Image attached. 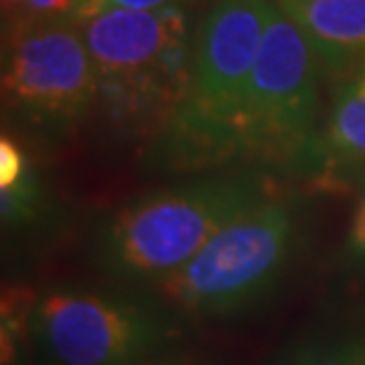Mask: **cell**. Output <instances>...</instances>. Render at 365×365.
<instances>
[{
	"mask_svg": "<svg viewBox=\"0 0 365 365\" xmlns=\"http://www.w3.org/2000/svg\"><path fill=\"white\" fill-rule=\"evenodd\" d=\"M273 192L259 173H221L126 204L98 242L102 271L155 284L185 266L218 230Z\"/></svg>",
	"mask_w": 365,
	"mask_h": 365,
	"instance_id": "2",
	"label": "cell"
},
{
	"mask_svg": "<svg viewBox=\"0 0 365 365\" xmlns=\"http://www.w3.org/2000/svg\"><path fill=\"white\" fill-rule=\"evenodd\" d=\"M78 21L100 81L148 69L178 41L192 36L182 5L162 10H105Z\"/></svg>",
	"mask_w": 365,
	"mask_h": 365,
	"instance_id": "7",
	"label": "cell"
},
{
	"mask_svg": "<svg viewBox=\"0 0 365 365\" xmlns=\"http://www.w3.org/2000/svg\"><path fill=\"white\" fill-rule=\"evenodd\" d=\"M26 12L31 14H48V17H60V14H71L74 17L78 0H24Z\"/></svg>",
	"mask_w": 365,
	"mask_h": 365,
	"instance_id": "15",
	"label": "cell"
},
{
	"mask_svg": "<svg viewBox=\"0 0 365 365\" xmlns=\"http://www.w3.org/2000/svg\"><path fill=\"white\" fill-rule=\"evenodd\" d=\"M190 0H78L74 19L93 17L105 10H162L171 5H185Z\"/></svg>",
	"mask_w": 365,
	"mask_h": 365,
	"instance_id": "13",
	"label": "cell"
},
{
	"mask_svg": "<svg viewBox=\"0 0 365 365\" xmlns=\"http://www.w3.org/2000/svg\"><path fill=\"white\" fill-rule=\"evenodd\" d=\"M302 29L323 78L344 83L365 67V0H273Z\"/></svg>",
	"mask_w": 365,
	"mask_h": 365,
	"instance_id": "8",
	"label": "cell"
},
{
	"mask_svg": "<svg viewBox=\"0 0 365 365\" xmlns=\"http://www.w3.org/2000/svg\"><path fill=\"white\" fill-rule=\"evenodd\" d=\"M3 221L5 225H14L21 221H29L34 218L36 211L41 209V182L36 178L34 169L29 166L26 173L21 176L14 185L3 190Z\"/></svg>",
	"mask_w": 365,
	"mask_h": 365,
	"instance_id": "11",
	"label": "cell"
},
{
	"mask_svg": "<svg viewBox=\"0 0 365 365\" xmlns=\"http://www.w3.org/2000/svg\"><path fill=\"white\" fill-rule=\"evenodd\" d=\"M145 365H187V363H180V361H166V359H157V361H150Z\"/></svg>",
	"mask_w": 365,
	"mask_h": 365,
	"instance_id": "16",
	"label": "cell"
},
{
	"mask_svg": "<svg viewBox=\"0 0 365 365\" xmlns=\"http://www.w3.org/2000/svg\"><path fill=\"white\" fill-rule=\"evenodd\" d=\"M297 235V209L271 197L232 218L185 266L150 289L178 313L235 316L275 289L294 254Z\"/></svg>",
	"mask_w": 365,
	"mask_h": 365,
	"instance_id": "3",
	"label": "cell"
},
{
	"mask_svg": "<svg viewBox=\"0 0 365 365\" xmlns=\"http://www.w3.org/2000/svg\"><path fill=\"white\" fill-rule=\"evenodd\" d=\"M318 57L304 31L273 10L254 62L242 116V164L304 169L318 138Z\"/></svg>",
	"mask_w": 365,
	"mask_h": 365,
	"instance_id": "6",
	"label": "cell"
},
{
	"mask_svg": "<svg viewBox=\"0 0 365 365\" xmlns=\"http://www.w3.org/2000/svg\"><path fill=\"white\" fill-rule=\"evenodd\" d=\"M344 259L351 268H365V182L359 187V200H356L351 223H349Z\"/></svg>",
	"mask_w": 365,
	"mask_h": 365,
	"instance_id": "12",
	"label": "cell"
},
{
	"mask_svg": "<svg viewBox=\"0 0 365 365\" xmlns=\"http://www.w3.org/2000/svg\"><path fill=\"white\" fill-rule=\"evenodd\" d=\"M162 302L57 287L36 299L29 334L53 365H145L176 339Z\"/></svg>",
	"mask_w": 365,
	"mask_h": 365,
	"instance_id": "5",
	"label": "cell"
},
{
	"mask_svg": "<svg viewBox=\"0 0 365 365\" xmlns=\"http://www.w3.org/2000/svg\"><path fill=\"white\" fill-rule=\"evenodd\" d=\"M304 171L323 185L361 187L365 182V67L339 86Z\"/></svg>",
	"mask_w": 365,
	"mask_h": 365,
	"instance_id": "9",
	"label": "cell"
},
{
	"mask_svg": "<svg viewBox=\"0 0 365 365\" xmlns=\"http://www.w3.org/2000/svg\"><path fill=\"white\" fill-rule=\"evenodd\" d=\"M12 365H19V363H12Z\"/></svg>",
	"mask_w": 365,
	"mask_h": 365,
	"instance_id": "17",
	"label": "cell"
},
{
	"mask_svg": "<svg viewBox=\"0 0 365 365\" xmlns=\"http://www.w3.org/2000/svg\"><path fill=\"white\" fill-rule=\"evenodd\" d=\"M280 365H365L363 337H337L304 346Z\"/></svg>",
	"mask_w": 365,
	"mask_h": 365,
	"instance_id": "10",
	"label": "cell"
},
{
	"mask_svg": "<svg viewBox=\"0 0 365 365\" xmlns=\"http://www.w3.org/2000/svg\"><path fill=\"white\" fill-rule=\"evenodd\" d=\"M29 157L21 152L14 138L3 133L0 138V190L14 185L29 169Z\"/></svg>",
	"mask_w": 365,
	"mask_h": 365,
	"instance_id": "14",
	"label": "cell"
},
{
	"mask_svg": "<svg viewBox=\"0 0 365 365\" xmlns=\"http://www.w3.org/2000/svg\"><path fill=\"white\" fill-rule=\"evenodd\" d=\"M273 10V0H211L192 29L185 95L152 143L162 169L242 164L245 105Z\"/></svg>",
	"mask_w": 365,
	"mask_h": 365,
	"instance_id": "1",
	"label": "cell"
},
{
	"mask_svg": "<svg viewBox=\"0 0 365 365\" xmlns=\"http://www.w3.org/2000/svg\"><path fill=\"white\" fill-rule=\"evenodd\" d=\"M100 76L71 14L14 19L3 43V109L36 133L64 135L98 105Z\"/></svg>",
	"mask_w": 365,
	"mask_h": 365,
	"instance_id": "4",
	"label": "cell"
}]
</instances>
